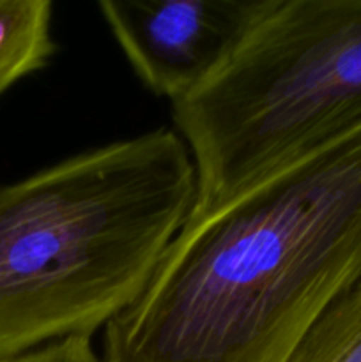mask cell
Returning a JSON list of instances; mask_svg holds the SVG:
<instances>
[{"label": "cell", "instance_id": "obj_1", "mask_svg": "<svg viewBox=\"0 0 361 362\" xmlns=\"http://www.w3.org/2000/svg\"><path fill=\"white\" fill-rule=\"evenodd\" d=\"M361 279V122L191 212L101 362H287Z\"/></svg>", "mask_w": 361, "mask_h": 362}, {"label": "cell", "instance_id": "obj_2", "mask_svg": "<svg viewBox=\"0 0 361 362\" xmlns=\"http://www.w3.org/2000/svg\"><path fill=\"white\" fill-rule=\"evenodd\" d=\"M173 127L0 186V359L105 331L140 297L197 204Z\"/></svg>", "mask_w": 361, "mask_h": 362}, {"label": "cell", "instance_id": "obj_3", "mask_svg": "<svg viewBox=\"0 0 361 362\" xmlns=\"http://www.w3.org/2000/svg\"><path fill=\"white\" fill-rule=\"evenodd\" d=\"M361 122V0H269L225 66L172 105L195 211Z\"/></svg>", "mask_w": 361, "mask_h": 362}, {"label": "cell", "instance_id": "obj_4", "mask_svg": "<svg viewBox=\"0 0 361 362\" xmlns=\"http://www.w3.org/2000/svg\"><path fill=\"white\" fill-rule=\"evenodd\" d=\"M269 0H101L98 11L151 94L177 103L234 55Z\"/></svg>", "mask_w": 361, "mask_h": 362}, {"label": "cell", "instance_id": "obj_5", "mask_svg": "<svg viewBox=\"0 0 361 362\" xmlns=\"http://www.w3.org/2000/svg\"><path fill=\"white\" fill-rule=\"evenodd\" d=\"M55 53L53 2L0 0V95L45 69Z\"/></svg>", "mask_w": 361, "mask_h": 362}, {"label": "cell", "instance_id": "obj_6", "mask_svg": "<svg viewBox=\"0 0 361 362\" xmlns=\"http://www.w3.org/2000/svg\"><path fill=\"white\" fill-rule=\"evenodd\" d=\"M287 362H361V279L314 322Z\"/></svg>", "mask_w": 361, "mask_h": 362}, {"label": "cell", "instance_id": "obj_7", "mask_svg": "<svg viewBox=\"0 0 361 362\" xmlns=\"http://www.w3.org/2000/svg\"><path fill=\"white\" fill-rule=\"evenodd\" d=\"M0 362H101L91 338H67Z\"/></svg>", "mask_w": 361, "mask_h": 362}]
</instances>
